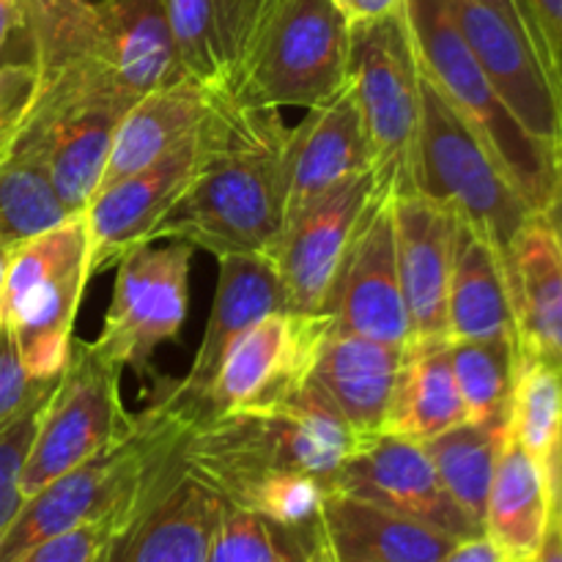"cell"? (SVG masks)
<instances>
[{
    "label": "cell",
    "instance_id": "35",
    "mask_svg": "<svg viewBox=\"0 0 562 562\" xmlns=\"http://www.w3.org/2000/svg\"><path fill=\"white\" fill-rule=\"evenodd\" d=\"M71 217L44 170L16 148L0 154V245L14 247Z\"/></svg>",
    "mask_w": 562,
    "mask_h": 562
},
{
    "label": "cell",
    "instance_id": "23",
    "mask_svg": "<svg viewBox=\"0 0 562 562\" xmlns=\"http://www.w3.org/2000/svg\"><path fill=\"white\" fill-rule=\"evenodd\" d=\"M278 0H165L181 69L217 91H236L245 60Z\"/></svg>",
    "mask_w": 562,
    "mask_h": 562
},
{
    "label": "cell",
    "instance_id": "6",
    "mask_svg": "<svg viewBox=\"0 0 562 562\" xmlns=\"http://www.w3.org/2000/svg\"><path fill=\"white\" fill-rule=\"evenodd\" d=\"M88 272V231L82 214L27 236L9 250L0 322L14 335L31 379H58L71 355V329Z\"/></svg>",
    "mask_w": 562,
    "mask_h": 562
},
{
    "label": "cell",
    "instance_id": "7",
    "mask_svg": "<svg viewBox=\"0 0 562 562\" xmlns=\"http://www.w3.org/2000/svg\"><path fill=\"white\" fill-rule=\"evenodd\" d=\"M423 75L404 9L349 25V88L382 195L415 192Z\"/></svg>",
    "mask_w": 562,
    "mask_h": 562
},
{
    "label": "cell",
    "instance_id": "26",
    "mask_svg": "<svg viewBox=\"0 0 562 562\" xmlns=\"http://www.w3.org/2000/svg\"><path fill=\"white\" fill-rule=\"evenodd\" d=\"M214 91L217 88H206L184 77L137 99L115 126L113 148H110L99 190L148 168L173 151L179 143H184L206 119Z\"/></svg>",
    "mask_w": 562,
    "mask_h": 562
},
{
    "label": "cell",
    "instance_id": "49",
    "mask_svg": "<svg viewBox=\"0 0 562 562\" xmlns=\"http://www.w3.org/2000/svg\"><path fill=\"white\" fill-rule=\"evenodd\" d=\"M9 250H11V247L0 245V291H3V280H5V263H9Z\"/></svg>",
    "mask_w": 562,
    "mask_h": 562
},
{
    "label": "cell",
    "instance_id": "2",
    "mask_svg": "<svg viewBox=\"0 0 562 562\" xmlns=\"http://www.w3.org/2000/svg\"><path fill=\"white\" fill-rule=\"evenodd\" d=\"M368 439L355 431L313 379L289 398L201 417L181 445V464L236 505L278 472H305L333 483Z\"/></svg>",
    "mask_w": 562,
    "mask_h": 562
},
{
    "label": "cell",
    "instance_id": "33",
    "mask_svg": "<svg viewBox=\"0 0 562 562\" xmlns=\"http://www.w3.org/2000/svg\"><path fill=\"white\" fill-rule=\"evenodd\" d=\"M448 357L467 420L508 426L519 340H448Z\"/></svg>",
    "mask_w": 562,
    "mask_h": 562
},
{
    "label": "cell",
    "instance_id": "1",
    "mask_svg": "<svg viewBox=\"0 0 562 562\" xmlns=\"http://www.w3.org/2000/svg\"><path fill=\"white\" fill-rule=\"evenodd\" d=\"M289 132L278 108L214 91L201 124L195 176L154 239L187 241L217 258L267 252L283 225Z\"/></svg>",
    "mask_w": 562,
    "mask_h": 562
},
{
    "label": "cell",
    "instance_id": "31",
    "mask_svg": "<svg viewBox=\"0 0 562 562\" xmlns=\"http://www.w3.org/2000/svg\"><path fill=\"white\" fill-rule=\"evenodd\" d=\"M508 437L536 459L558 497L562 467V368L519 349Z\"/></svg>",
    "mask_w": 562,
    "mask_h": 562
},
{
    "label": "cell",
    "instance_id": "30",
    "mask_svg": "<svg viewBox=\"0 0 562 562\" xmlns=\"http://www.w3.org/2000/svg\"><path fill=\"white\" fill-rule=\"evenodd\" d=\"M461 423H467V409L450 368L448 340L409 344L384 431L426 445Z\"/></svg>",
    "mask_w": 562,
    "mask_h": 562
},
{
    "label": "cell",
    "instance_id": "8",
    "mask_svg": "<svg viewBox=\"0 0 562 562\" xmlns=\"http://www.w3.org/2000/svg\"><path fill=\"white\" fill-rule=\"evenodd\" d=\"M349 80V20L335 0H278L234 97L261 108H318Z\"/></svg>",
    "mask_w": 562,
    "mask_h": 562
},
{
    "label": "cell",
    "instance_id": "53",
    "mask_svg": "<svg viewBox=\"0 0 562 562\" xmlns=\"http://www.w3.org/2000/svg\"><path fill=\"white\" fill-rule=\"evenodd\" d=\"M16 3H20V0H16Z\"/></svg>",
    "mask_w": 562,
    "mask_h": 562
},
{
    "label": "cell",
    "instance_id": "19",
    "mask_svg": "<svg viewBox=\"0 0 562 562\" xmlns=\"http://www.w3.org/2000/svg\"><path fill=\"white\" fill-rule=\"evenodd\" d=\"M409 344L448 340V291L461 217L426 192L390 195Z\"/></svg>",
    "mask_w": 562,
    "mask_h": 562
},
{
    "label": "cell",
    "instance_id": "22",
    "mask_svg": "<svg viewBox=\"0 0 562 562\" xmlns=\"http://www.w3.org/2000/svg\"><path fill=\"white\" fill-rule=\"evenodd\" d=\"M88 60L130 104L187 77L165 0H99L97 38Z\"/></svg>",
    "mask_w": 562,
    "mask_h": 562
},
{
    "label": "cell",
    "instance_id": "4",
    "mask_svg": "<svg viewBox=\"0 0 562 562\" xmlns=\"http://www.w3.org/2000/svg\"><path fill=\"white\" fill-rule=\"evenodd\" d=\"M423 77L483 143L532 212H543L560 179V157L519 124L488 82L445 0H404Z\"/></svg>",
    "mask_w": 562,
    "mask_h": 562
},
{
    "label": "cell",
    "instance_id": "34",
    "mask_svg": "<svg viewBox=\"0 0 562 562\" xmlns=\"http://www.w3.org/2000/svg\"><path fill=\"white\" fill-rule=\"evenodd\" d=\"M99 0H20L38 77L88 58L97 38Z\"/></svg>",
    "mask_w": 562,
    "mask_h": 562
},
{
    "label": "cell",
    "instance_id": "46",
    "mask_svg": "<svg viewBox=\"0 0 562 562\" xmlns=\"http://www.w3.org/2000/svg\"><path fill=\"white\" fill-rule=\"evenodd\" d=\"M536 562H562V527L558 516H552V525H549L547 541H543L541 552H538Z\"/></svg>",
    "mask_w": 562,
    "mask_h": 562
},
{
    "label": "cell",
    "instance_id": "11",
    "mask_svg": "<svg viewBox=\"0 0 562 562\" xmlns=\"http://www.w3.org/2000/svg\"><path fill=\"white\" fill-rule=\"evenodd\" d=\"M192 245L135 247L115 267L113 302L104 313V327L93 344L124 368L146 371L159 344L173 340L187 318Z\"/></svg>",
    "mask_w": 562,
    "mask_h": 562
},
{
    "label": "cell",
    "instance_id": "24",
    "mask_svg": "<svg viewBox=\"0 0 562 562\" xmlns=\"http://www.w3.org/2000/svg\"><path fill=\"white\" fill-rule=\"evenodd\" d=\"M409 346H390L355 333L324 335L311 379L366 439L384 431Z\"/></svg>",
    "mask_w": 562,
    "mask_h": 562
},
{
    "label": "cell",
    "instance_id": "14",
    "mask_svg": "<svg viewBox=\"0 0 562 562\" xmlns=\"http://www.w3.org/2000/svg\"><path fill=\"white\" fill-rule=\"evenodd\" d=\"M488 82L519 124L560 157L562 88L525 33L477 0H445Z\"/></svg>",
    "mask_w": 562,
    "mask_h": 562
},
{
    "label": "cell",
    "instance_id": "29",
    "mask_svg": "<svg viewBox=\"0 0 562 562\" xmlns=\"http://www.w3.org/2000/svg\"><path fill=\"white\" fill-rule=\"evenodd\" d=\"M516 340L499 247L461 220L448 291V340Z\"/></svg>",
    "mask_w": 562,
    "mask_h": 562
},
{
    "label": "cell",
    "instance_id": "52",
    "mask_svg": "<svg viewBox=\"0 0 562 562\" xmlns=\"http://www.w3.org/2000/svg\"><path fill=\"white\" fill-rule=\"evenodd\" d=\"M560 165H562V146H560Z\"/></svg>",
    "mask_w": 562,
    "mask_h": 562
},
{
    "label": "cell",
    "instance_id": "44",
    "mask_svg": "<svg viewBox=\"0 0 562 562\" xmlns=\"http://www.w3.org/2000/svg\"><path fill=\"white\" fill-rule=\"evenodd\" d=\"M442 562H505V560L486 536H477V538H470V541L456 543L453 552H450Z\"/></svg>",
    "mask_w": 562,
    "mask_h": 562
},
{
    "label": "cell",
    "instance_id": "42",
    "mask_svg": "<svg viewBox=\"0 0 562 562\" xmlns=\"http://www.w3.org/2000/svg\"><path fill=\"white\" fill-rule=\"evenodd\" d=\"M14 42L20 44V47H25V53L31 55V42H27L20 3H16V0H0V58H3L5 49H9Z\"/></svg>",
    "mask_w": 562,
    "mask_h": 562
},
{
    "label": "cell",
    "instance_id": "47",
    "mask_svg": "<svg viewBox=\"0 0 562 562\" xmlns=\"http://www.w3.org/2000/svg\"><path fill=\"white\" fill-rule=\"evenodd\" d=\"M538 214H543V217H547V223L552 225L554 236H558V241L562 247V165H560L558 187H554V192H552V198H549L547 209H543V212H538Z\"/></svg>",
    "mask_w": 562,
    "mask_h": 562
},
{
    "label": "cell",
    "instance_id": "15",
    "mask_svg": "<svg viewBox=\"0 0 562 562\" xmlns=\"http://www.w3.org/2000/svg\"><path fill=\"white\" fill-rule=\"evenodd\" d=\"M329 488L434 527L456 541L483 536L448 494L426 445L395 434L382 431L368 439L360 453L335 472Z\"/></svg>",
    "mask_w": 562,
    "mask_h": 562
},
{
    "label": "cell",
    "instance_id": "39",
    "mask_svg": "<svg viewBox=\"0 0 562 562\" xmlns=\"http://www.w3.org/2000/svg\"><path fill=\"white\" fill-rule=\"evenodd\" d=\"M38 91V69L27 60L0 64V154L9 151Z\"/></svg>",
    "mask_w": 562,
    "mask_h": 562
},
{
    "label": "cell",
    "instance_id": "41",
    "mask_svg": "<svg viewBox=\"0 0 562 562\" xmlns=\"http://www.w3.org/2000/svg\"><path fill=\"white\" fill-rule=\"evenodd\" d=\"M477 3L499 11L505 20L514 22V25L525 33L527 42L538 49V55L547 60L549 69L554 71V77H558V58H554V47H552V42H549L547 31H543L541 20H538V14H536V9H532L530 0H477Z\"/></svg>",
    "mask_w": 562,
    "mask_h": 562
},
{
    "label": "cell",
    "instance_id": "18",
    "mask_svg": "<svg viewBox=\"0 0 562 562\" xmlns=\"http://www.w3.org/2000/svg\"><path fill=\"white\" fill-rule=\"evenodd\" d=\"M223 508L225 499L176 456L113 532L102 562H206Z\"/></svg>",
    "mask_w": 562,
    "mask_h": 562
},
{
    "label": "cell",
    "instance_id": "17",
    "mask_svg": "<svg viewBox=\"0 0 562 562\" xmlns=\"http://www.w3.org/2000/svg\"><path fill=\"white\" fill-rule=\"evenodd\" d=\"M376 195L373 170H366L335 187L280 231L263 256L283 283L289 311L322 313L346 247Z\"/></svg>",
    "mask_w": 562,
    "mask_h": 562
},
{
    "label": "cell",
    "instance_id": "48",
    "mask_svg": "<svg viewBox=\"0 0 562 562\" xmlns=\"http://www.w3.org/2000/svg\"><path fill=\"white\" fill-rule=\"evenodd\" d=\"M311 562H360V560H351L346 558V554L335 552V549L324 541L322 530H318L316 541H313V549H311Z\"/></svg>",
    "mask_w": 562,
    "mask_h": 562
},
{
    "label": "cell",
    "instance_id": "45",
    "mask_svg": "<svg viewBox=\"0 0 562 562\" xmlns=\"http://www.w3.org/2000/svg\"><path fill=\"white\" fill-rule=\"evenodd\" d=\"M530 3L552 42L554 58H558V42L562 38V0H530Z\"/></svg>",
    "mask_w": 562,
    "mask_h": 562
},
{
    "label": "cell",
    "instance_id": "16",
    "mask_svg": "<svg viewBox=\"0 0 562 562\" xmlns=\"http://www.w3.org/2000/svg\"><path fill=\"white\" fill-rule=\"evenodd\" d=\"M201 159V126L184 143L137 173L99 190L82 209L88 231V272L115 267L135 247L154 241L159 225L184 198Z\"/></svg>",
    "mask_w": 562,
    "mask_h": 562
},
{
    "label": "cell",
    "instance_id": "20",
    "mask_svg": "<svg viewBox=\"0 0 562 562\" xmlns=\"http://www.w3.org/2000/svg\"><path fill=\"white\" fill-rule=\"evenodd\" d=\"M373 170L371 146L349 80L333 99L307 110L289 132L283 154V225L351 176ZM280 236V234H278Z\"/></svg>",
    "mask_w": 562,
    "mask_h": 562
},
{
    "label": "cell",
    "instance_id": "50",
    "mask_svg": "<svg viewBox=\"0 0 562 562\" xmlns=\"http://www.w3.org/2000/svg\"><path fill=\"white\" fill-rule=\"evenodd\" d=\"M554 516H558L562 527V467H560V481H558V497H554Z\"/></svg>",
    "mask_w": 562,
    "mask_h": 562
},
{
    "label": "cell",
    "instance_id": "27",
    "mask_svg": "<svg viewBox=\"0 0 562 562\" xmlns=\"http://www.w3.org/2000/svg\"><path fill=\"white\" fill-rule=\"evenodd\" d=\"M318 530L335 552L360 562H442L461 543L434 527L333 488L324 499Z\"/></svg>",
    "mask_w": 562,
    "mask_h": 562
},
{
    "label": "cell",
    "instance_id": "40",
    "mask_svg": "<svg viewBox=\"0 0 562 562\" xmlns=\"http://www.w3.org/2000/svg\"><path fill=\"white\" fill-rule=\"evenodd\" d=\"M53 382L55 379H49V382L31 379V373L25 371L20 360V351H16L14 335L0 322V428L14 420Z\"/></svg>",
    "mask_w": 562,
    "mask_h": 562
},
{
    "label": "cell",
    "instance_id": "37",
    "mask_svg": "<svg viewBox=\"0 0 562 562\" xmlns=\"http://www.w3.org/2000/svg\"><path fill=\"white\" fill-rule=\"evenodd\" d=\"M55 382L47 390H42L14 420L0 428V532L5 530V525L14 519L16 510L25 503L20 488L22 470H25L27 453H31V445L38 431V420H42L44 406L53 395Z\"/></svg>",
    "mask_w": 562,
    "mask_h": 562
},
{
    "label": "cell",
    "instance_id": "13",
    "mask_svg": "<svg viewBox=\"0 0 562 562\" xmlns=\"http://www.w3.org/2000/svg\"><path fill=\"white\" fill-rule=\"evenodd\" d=\"M322 316H327L333 329L340 333H355L390 346H409L412 329L398 278L390 195L379 192L368 206L335 272Z\"/></svg>",
    "mask_w": 562,
    "mask_h": 562
},
{
    "label": "cell",
    "instance_id": "43",
    "mask_svg": "<svg viewBox=\"0 0 562 562\" xmlns=\"http://www.w3.org/2000/svg\"><path fill=\"white\" fill-rule=\"evenodd\" d=\"M335 5L344 11L349 25H355V22H371L379 16L395 14L404 9V0H335Z\"/></svg>",
    "mask_w": 562,
    "mask_h": 562
},
{
    "label": "cell",
    "instance_id": "25",
    "mask_svg": "<svg viewBox=\"0 0 562 562\" xmlns=\"http://www.w3.org/2000/svg\"><path fill=\"white\" fill-rule=\"evenodd\" d=\"M503 258L519 349L562 368V247L547 217L532 214Z\"/></svg>",
    "mask_w": 562,
    "mask_h": 562
},
{
    "label": "cell",
    "instance_id": "10",
    "mask_svg": "<svg viewBox=\"0 0 562 562\" xmlns=\"http://www.w3.org/2000/svg\"><path fill=\"white\" fill-rule=\"evenodd\" d=\"M121 373L124 366L93 340H71L69 362L44 406L22 470V497H33L38 488L132 431L135 415L121 404Z\"/></svg>",
    "mask_w": 562,
    "mask_h": 562
},
{
    "label": "cell",
    "instance_id": "5",
    "mask_svg": "<svg viewBox=\"0 0 562 562\" xmlns=\"http://www.w3.org/2000/svg\"><path fill=\"white\" fill-rule=\"evenodd\" d=\"M132 104L93 60L82 58L38 77V91L11 148L44 170L69 214H80L99 190L115 126Z\"/></svg>",
    "mask_w": 562,
    "mask_h": 562
},
{
    "label": "cell",
    "instance_id": "38",
    "mask_svg": "<svg viewBox=\"0 0 562 562\" xmlns=\"http://www.w3.org/2000/svg\"><path fill=\"white\" fill-rule=\"evenodd\" d=\"M115 530L119 527L110 525V521L75 527V530L36 543L11 562H102Z\"/></svg>",
    "mask_w": 562,
    "mask_h": 562
},
{
    "label": "cell",
    "instance_id": "28",
    "mask_svg": "<svg viewBox=\"0 0 562 562\" xmlns=\"http://www.w3.org/2000/svg\"><path fill=\"white\" fill-rule=\"evenodd\" d=\"M554 516V492L521 445L508 437L483 516V536L505 562H536Z\"/></svg>",
    "mask_w": 562,
    "mask_h": 562
},
{
    "label": "cell",
    "instance_id": "12",
    "mask_svg": "<svg viewBox=\"0 0 562 562\" xmlns=\"http://www.w3.org/2000/svg\"><path fill=\"white\" fill-rule=\"evenodd\" d=\"M327 333V316L296 311L269 313L247 327L223 357L201 404V417L289 398L311 379Z\"/></svg>",
    "mask_w": 562,
    "mask_h": 562
},
{
    "label": "cell",
    "instance_id": "36",
    "mask_svg": "<svg viewBox=\"0 0 562 562\" xmlns=\"http://www.w3.org/2000/svg\"><path fill=\"white\" fill-rule=\"evenodd\" d=\"M313 541L316 536H296L256 510L225 503L206 562H311Z\"/></svg>",
    "mask_w": 562,
    "mask_h": 562
},
{
    "label": "cell",
    "instance_id": "21",
    "mask_svg": "<svg viewBox=\"0 0 562 562\" xmlns=\"http://www.w3.org/2000/svg\"><path fill=\"white\" fill-rule=\"evenodd\" d=\"M217 263V291H214L206 333L198 346L195 360H192L184 379L165 384L176 401L195 406L198 415H201L203 398H206L209 387H212L214 376L223 366V357L228 355L236 338L269 313L289 311L283 283H280L272 261L263 252L220 256Z\"/></svg>",
    "mask_w": 562,
    "mask_h": 562
},
{
    "label": "cell",
    "instance_id": "9",
    "mask_svg": "<svg viewBox=\"0 0 562 562\" xmlns=\"http://www.w3.org/2000/svg\"><path fill=\"white\" fill-rule=\"evenodd\" d=\"M420 97L415 190L448 203L505 256L514 236L536 212L426 77Z\"/></svg>",
    "mask_w": 562,
    "mask_h": 562
},
{
    "label": "cell",
    "instance_id": "32",
    "mask_svg": "<svg viewBox=\"0 0 562 562\" xmlns=\"http://www.w3.org/2000/svg\"><path fill=\"white\" fill-rule=\"evenodd\" d=\"M505 442H508V426H486V423L472 420L426 442L428 456H431L448 494L481 530Z\"/></svg>",
    "mask_w": 562,
    "mask_h": 562
},
{
    "label": "cell",
    "instance_id": "3",
    "mask_svg": "<svg viewBox=\"0 0 562 562\" xmlns=\"http://www.w3.org/2000/svg\"><path fill=\"white\" fill-rule=\"evenodd\" d=\"M198 417L195 406L181 404L168 387H159L154 404L135 415V426L126 437L22 503L0 532V562L16 560L36 543L75 527L93 521L124 525L148 488L173 464Z\"/></svg>",
    "mask_w": 562,
    "mask_h": 562
},
{
    "label": "cell",
    "instance_id": "51",
    "mask_svg": "<svg viewBox=\"0 0 562 562\" xmlns=\"http://www.w3.org/2000/svg\"><path fill=\"white\" fill-rule=\"evenodd\" d=\"M558 80H560V88H562V38L558 42Z\"/></svg>",
    "mask_w": 562,
    "mask_h": 562
}]
</instances>
